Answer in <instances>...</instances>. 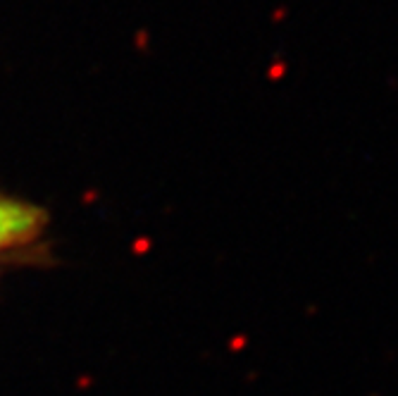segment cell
<instances>
[{
    "label": "cell",
    "mask_w": 398,
    "mask_h": 396,
    "mask_svg": "<svg viewBox=\"0 0 398 396\" xmlns=\"http://www.w3.org/2000/svg\"><path fill=\"white\" fill-rule=\"evenodd\" d=\"M45 227V213L38 206L0 196V256L10 248L36 239Z\"/></svg>",
    "instance_id": "1"
}]
</instances>
